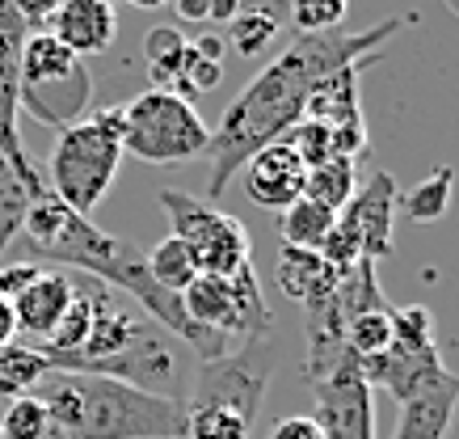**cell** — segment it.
<instances>
[{
    "label": "cell",
    "mask_w": 459,
    "mask_h": 439,
    "mask_svg": "<svg viewBox=\"0 0 459 439\" xmlns=\"http://www.w3.org/2000/svg\"><path fill=\"white\" fill-rule=\"evenodd\" d=\"M401 26H404L401 17H384L379 26L354 30V34H346V30L295 34L287 51L270 68L257 72L249 85L228 101L220 123L211 127L207 203H215L232 186V178H240V170H245V161L253 153H262L265 144L282 140L304 119L307 93L316 89V81H325L329 72L350 68V64H367V56H376Z\"/></svg>",
    "instance_id": "6da1fadb"
},
{
    "label": "cell",
    "mask_w": 459,
    "mask_h": 439,
    "mask_svg": "<svg viewBox=\"0 0 459 439\" xmlns=\"http://www.w3.org/2000/svg\"><path fill=\"white\" fill-rule=\"evenodd\" d=\"M17 241L26 245V262L81 270L89 279H98V284L131 296L143 309V317H152L165 334H178V338L190 342L198 351V364L228 355V338L198 329L186 317V309H181V296H169V292L156 287L152 270H148V254H143L140 245H131L126 237H114V233L93 224V220L76 215L51 190H42L34 198V207H30Z\"/></svg>",
    "instance_id": "7a4b0ae2"
},
{
    "label": "cell",
    "mask_w": 459,
    "mask_h": 439,
    "mask_svg": "<svg viewBox=\"0 0 459 439\" xmlns=\"http://www.w3.org/2000/svg\"><path fill=\"white\" fill-rule=\"evenodd\" d=\"M34 397L51 410L64 439H181L186 406L169 397L140 393L110 376L47 372Z\"/></svg>",
    "instance_id": "3957f363"
},
{
    "label": "cell",
    "mask_w": 459,
    "mask_h": 439,
    "mask_svg": "<svg viewBox=\"0 0 459 439\" xmlns=\"http://www.w3.org/2000/svg\"><path fill=\"white\" fill-rule=\"evenodd\" d=\"M56 372H89V376H110L123 381L140 393L169 397L186 406L181 393V368L173 342L152 317L126 309L114 300V292L106 284L93 279V329L76 355L51 364Z\"/></svg>",
    "instance_id": "277c9868"
},
{
    "label": "cell",
    "mask_w": 459,
    "mask_h": 439,
    "mask_svg": "<svg viewBox=\"0 0 459 439\" xmlns=\"http://www.w3.org/2000/svg\"><path fill=\"white\" fill-rule=\"evenodd\" d=\"M274 355L279 334H265L240 342V351L198 364V376L186 393L181 439H249L274 376Z\"/></svg>",
    "instance_id": "5b68a950"
},
{
    "label": "cell",
    "mask_w": 459,
    "mask_h": 439,
    "mask_svg": "<svg viewBox=\"0 0 459 439\" xmlns=\"http://www.w3.org/2000/svg\"><path fill=\"white\" fill-rule=\"evenodd\" d=\"M118 165H123V110L110 106L59 131L42 182L59 203H68L72 212L89 220L93 207L110 195Z\"/></svg>",
    "instance_id": "8992f818"
},
{
    "label": "cell",
    "mask_w": 459,
    "mask_h": 439,
    "mask_svg": "<svg viewBox=\"0 0 459 439\" xmlns=\"http://www.w3.org/2000/svg\"><path fill=\"white\" fill-rule=\"evenodd\" d=\"M17 93L30 119L64 131L89 114L93 76L84 68V59L72 56L51 30H30L17 56Z\"/></svg>",
    "instance_id": "52a82bcc"
},
{
    "label": "cell",
    "mask_w": 459,
    "mask_h": 439,
    "mask_svg": "<svg viewBox=\"0 0 459 439\" xmlns=\"http://www.w3.org/2000/svg\"><path fill=\"white\" fill-rule=\"evenodd\" d=\"M118 110H123V153L140 156L148 165H178L207 156L211 127L195 110V101L169 89H143L140 98H131Z\"/></svg>",
    "instance_id": "ba28073f"
},
{
    "label": "cell",
    "mask_w": 459,
    "mask_h": 439,
    "mask_svg": "<svg viewBox=\"0 0 459 439\" xmlns=\"http://www.w3.org/2000/svg\"><path fill=\"white\" fill-rule=\"evenodd\" d=\"M156 203L165 207L173 237L186 241V250L195 254L198 275H237L240 267H249V228L240 224L237 215H228L223 207L195 198L186 190H156Z\"/></svg>",
    "instance_id": "9c48e42d"
},
{
    "label": "cell",
    "mask_w": 459,
    "mask_h": 439,
    "mask_svg": "<svg viewBox=\"0 0 459 439\" xmlns=\"http://www.w3.org/2000/svg\"><path fill=\"white\" fill-rule=\"evenodd\" d=\"M367 384H379L388 397H396L401 406L404 397L430 389L434 381H443V355L434 342V317L421 304H392V347L376 359L359 364Z\"/></svg>",
    "instance_id": "30bf717a"
},
{
    "label": "cell",
    "mask_w": 459,
    "mask_h": 439,
    "mask_svg": "<svg viewBox=\"0 0 459 439\" xmlns=\"http://www.w3.org/2000/svg\"><path fill=\"white\" fill-rule=\"evenodd\" d=\"M312 418L325 439H376V397L354 355H346L325 381L312 384Z\"/></svg>",
    "instance_id": "8fae6325"
},
{
    "label": "cell",
    "mask_w": 459,
    "mask_h": 439,
    "mask_svg": "<svg viewBox=\"0 0 459 439\" xmlns=\"http://www.w3.org/2000/svg\"><path fill=\"white\" fill-rule=\"evenodd\" d=\"M396 207H401V186L388 170H376L354 190L346 207L337 212V228L359 245V254L367 262H379V258L392 254V215H396Z\"/></svg>",
    "instance_id": "7c38bea8"
},
{
    "label": "cell",
    "mask_w": 459,
    "mask_h": 439,
    "mask_svg": "<svg viewBox=\"0 0 459 439\" xmlns=\"http://www.w3.org/2000/svg\"><path fill=\"white\" fill-rule=\"evenodd\" d=\"M362 68L367 64H350V68L329 72L325 81H316V89L307 93V110H304V119L329 127L337 153L354 156V161L367 153V119H362V101H359Z\"/></svg>",
    "instance_id": "4fadbf2b"
},
{
    "label": "cell",
    "mask_w": 459,
    "mask_h": 439,
    "mask_svg": "<svg viewBox=\"0 0 459 439\" xmlns=\"http://www.w3.org/2000/svg\"><path fill=\"white\" fill-rule=\"evenodd\" d=\"M240 182H245V195H249L257 207H265V212H287L295 198H304L307 165L299 161V153H295L287 140H274L245 161Z\"/></svg>",
    "instance_id": "5bb4252c"
},
{
    "label": "cell",
    "mask_w": 459,
    "mask_h": 439,
    "mask_svg": "<svg viewBox=\"0 0 459 439\" xmlns=\"http://www.w3.org/2000/svg\"><path fill=\"white\" fill-rule=\"evenodd\" d=\"M13 321H17V334L30 338V347L51 338V329L59 326V317L68 312L72 304V275L68 270H39V279L30 287H22L13 300Z\"/></svg>",
    "instance_id": "9a60e30c"
},
{
    "label": "cell",
    "mask_w": 459,
    "mask_h": 439,
    "mask_svg": "<svg viewBox=\"0 0 459 439\" xmlns=\"http://www.w3.org/2000/svg\"><path fill=\"white\" fill-rule=\"evenodd\" d=\"M304 347H307L304 351V381L307 384L325 381L350 355L346 351V317H342V304H337L333 292L304 304Z\"/></svg>",
    "instance_id": "2e32d148"
},
{
    "label": "cell",
    "mask_w": 459,
    "mask_h": 439,
    "mask_svg": "<svg viewBox=\"0 0 459 439\" xmlns=\"http://www.w3.org/2000/svg\"><path fill=\"white\" fill-rule=\"evenodd\" d=\"M47 30L72 56H101L118 34V13H114L110 0H64Z\"/></svg>",
    "instance_id": "e0dca14e"
},
{
    "label": "cell",
    "mask_w": 459,
    "mask_h": 439,
    "mask_svg": "<svg viewBox=\"0 0 459 439\" xmlns=\"http://www.w3.org/2000/svg\"><path fill=\"white\" fill-rule=\"evenodd\" d=\"M459 406V376L446 372L443 381H434L430 389L404 397L401 418H396V435L392 439H446L451 418Z\"/></svg>",
    "instance_id": "ac0fdd59"
},
{
    "label": "cell",
    "mask_w": 459,
    "mask_h": 439,
    "mask_svg": "<svg viewBox=\"0 0 459 439\" xmlns=\"http://www.w3.org/2000/svg\"><path fill=\"white\" fill-rule=\"evenodd\" d=\"M181 309L207 334L220 338H240L237 334V304H232V284L220 275H198L195 284L181 292Z\"/></svg>",
    "instance_id": "d6986e66"
},
{
    "label": "cell",
    "mask_w": 459,
    "mask_h": 439,
    "mask_svg": "<svg viewBox=\"0 0 459 439\" xmlns=\"http://www.w3.org/2000/svg\"><path fill=\"white\" fill-rule=\"evenodd\" d=\"M337 279H342V275H337L316 250H295V245H282L279 250V287L291 300H299V304L329 296L337 287Z\"/></svg>",
    "instance_id": "ffe728a7"
},
{
    "label": "cell",
    "mask_w": 459,
    "mask_h": 439,
    "mask_svg": "<svg viewBox=\"0 0 459 439\" xmlns=\"http://www.w3.org/2000/svg\"><path fill=\"white\" fill-rule=\"evenodd\" d=\"M47 190L42 182V173L26 178V173H17L9 161H0V262L4 254L13 250V241L22 237V224H26L30 207H34V198Z\"/></svg>",
    "instance_id": "44dd1931"
},
{
    "label": "cell",
    "mask_w": 459,
    "mask_h": 439,
    "mask_svg": "<svg viewBox=\"0 0 459 439\" xmlns=\"http://www.w3.org/2000/svg\"><path fill=\"white\" fill-rule=\"evenodd\" d=\"M17 56L22 51H0V161H9L17 173L34 178L26 144L17 136V114H22V93H17Z\"/></svg>",
    "instance_id": "7402d4cb"
},
{
    "label": "cell",
    "mask_w": 459,
    "mask_h": 439,
    "mask_svg": "<svg viewBox=\"0 0 459 439\" xmlns=\"http://www.w3.org/2000/svg\"><path fill=\"white\" fill-rule=\"evenodd\" d=\"M228 284H232V304H237V334L245 342L249 338H265V334H279L274 326V312L265 304L262 296V284H257V275H253V262L249 267H240L237 275H228Z\"/></svg>",
    "instance_id": "603a6c76"
},
{
    "label": "cell",
    "mask_w": 459,
    "mask_h": 439,
    "mask_svg": "<svg viewBox=\"0 0 459 439\" xmlns=\"http://www.w3.org/2000/svg\"><path fill=\"white\" fill-rule=\"evenodd\" d=\"M186 47H190V39H186L178 26H152L148 30V39H143V64H148L152 89H169V93L178 89Z\"/></svg>",
    "instance_id": "cb8c5ba5"
},
{
    "label": "cell",
    "mask_w": 459,
    "mask_h": 439,
    "mask_svg": "<svg viewBox=\"0 0 459 439\" xmlns=\"http://www.w3.org/2000/svg\"><path fill=\"white\" fill-rule=\"evenodd\" d=\"M354 190H359V161L354 156H333V161H325L316 170H307L304 195L325 203L329 212H342L354 198Z\"/></svg>",
    "instance_id": "d4e9b609"
},
{
    "label": "cell",
    "mask_w": 459,
    "mask_h": 439,
    "mask_svg": "<svg viewBox=\"0 0 459 439\" xmlns=\"http://www.w3.org/2000/svg\"><path fill=\"white\" fill-rule=\"evenodd\" d=\"M337 212H329L316 198H295L291 207L282 212V245H295V250H320V241L333 233Z\"/></svg>",
    "instance_id": "484cf974"
},
{
    "label": "cell",
    "mask_w": 459,
    "mask_h": 439,
    "mask_svg": "<svg viewBox=\"0 0 459 439\" xmlns=\"http://www.w3.org/2000/svg\"><path fill=\"white\" fill-rule=\"evenodd\" d=\"M47 372H51V364H47L30 342H4V347H0V397H4V401L34 393V384H39Z\"/></svg>",
    "instance_id": "4316f807"
},
{
    "label": "cell",
    "mask_w": 459,
    "mask_h": 439,
    "mask_svg": "<svg viewBox=\"0 0 459 439\" xmlns=\"http://www.w3.org/2000/svg\"><path fill=\"white\" fill-rule=\"evenodd\" d=\"M451 190H455V170H451V165H438V170L426 173L413 190H404L401 207H404L409 220L434 224V220H443L446 207H451Z\"/></svg>",
    "instance_id": "83f0119b"
},
{
    "label": "cell",
    "mask_w": 459,
    "mask_h": 439,
    "mask_svg": "<svg viewBox=\"0 0 459 439\" xmlns=\"http://www.w3.org/2000/svg\"><path fill=\"white\" fill-rule=\"evenodd\" d=\"M148 270H152L156 287H160V292H169V296H181V292L198 279L195 254H190V250H186V241H181V237H173V233H169L165 241L148 254Z\"/></svg>",
    "instance_id": "f1b7e54d"
},
{
    "label": "cell",
    "mask_w": 459,
    "mask_h": 439,
    "mask_svg": "<svg viewBox=\"0 0 459 439\" xmlns=\"http://www.w3.org/2000/svg\"><path fill=\"white\" fill-rule=\"evenodd\" d=\"M0 439H64L59 423L51 418V410L42 406L34 393L13 397L4 406V418H0Z\"/></svg>",
    "instance_id": "f546056e"
},
{
    "label": "cell",
    "mask_w": 459,
    "mask_h": 439,
    "mask_svg": "<svg viewBox=\"0 0 459 439\" xmlns=\"http://www.w3.org/2000/svg\"><path fill=\"white\" fill-rule=\"evenodd\" d=\"M350 0H291L287 22L295 26V34H333L346 22Z\"/></svg>",
    "instance_id": "4dcf8cb0"
},
{
    "label": "cell",
    "mask_w": 459,
    "mask_h": 439,
    "mask_svg": "<svg viewBox=\"0 0 459 439\" xmlns=\"http://www.w3.org/2000/svg\"><path fill=\"white\" fill-rule=\"evenodd\" d=\"M228 34H232L237 56L262 59L265 51L274 47V39H279V22H270V17H262V13H240L237 22L228 26Z\"/></svg>",
    "instance_id": "1f68e13d"
},
{
    "label": "cell",
    "mask_w": 459,
    "mask_h": 439,
    "mask_svg": "<svg viewBox=\"0 0 459 439\" xmlns=\"http://www.w3.org/2000/svg\"><path fill=\"white\" fill-rule=\"evenodd\" d=\"M282 140L299 153V161H304L307 170H316V165H325V161L342 156V153H337V144H333V136H329V127H320V123H312V119H299V123H295Z\"/></svg>",
    "instance_id": "d6a6232c"
},
{
    "label": "cell",
    "mask_w": 459,
    "mask_h": 439,
    "mask_svg": "<svg viewBox=\"0 0 459 439\" xmlns=\"http://www.w3.org/2000/svg\"><path fill=\"white\" fill-rule=\"evenodd\" d=\"M39 270H42L39 262H26V258L22 262H0V296L13 300L22 287H30L39 279Z\"/></svg>",
    "instance_id": "836d02e7"
},
{
    "label": "cell",
    "mask_w": 459,
    "mask_h": 439,
    "mask_svg": "<svg viewBox=\"0 0 459 439\" xmlns=\"http://www.w3.org/2000/svg\"><path fill=\"white\" fill-rule=\"evenodd\" d=\"M26 34H30V26L17 17V9L9 0H0V51H22Z\"/></svg>",
    "instance_id": "e575fe53"
},
{
    "label": "cell",
    "mask_w": 459,
    "mask_h": 439,
    "mask_svg": "<svg viewBox=\"0 0 459 439\" xmlns=\"http://www.w3.org/2000/svg\"><path fill=\"white\" fill-rule=\"evenodd\" d=\"M9 4H13L17 17H22L30 30H47L51 26V17L59 13V4H64V0H9Z\"/></svg>",
    "instance_id": "d590c367"
},
{
    "label": "cell",
    "mask_w": 459,
    "mask_h": 439,
    "mask_svg": "<svg viewBox=\"0 0 459 439\" xmlns=\"http://www.w3.org/2000/svg\"><path fill=\"white\" fill-rule=\"evenodd\" d=\"M270 439H325L312 414H287L270 426Z\"/></svg>",
    "instance_id": "8d00e7d4"
},
{
    "label": "cell",
    "mask_w": 459,
    "mask_h": 439,
    "mask_svg": "<svg viewBox=\"0 0 459 439\" xmlns=\"http://www.w3.org/2000/svg\"><path fill=\"white\" fill-rule=\"evenodd\" d=\"M287 9H291V0H240V13H262L270 22H287Z\"/></svg>",
    "instance_id": "74e56055"
},
{
    "label": "cell",
    "mask_w": 459,
    "mask_h": 439,
    "mask_svg": "<svg viewBox=\"0 0 459 439\" xmlns=\"http://www.w3.org/2000/svg\"><path fill=\"white\" fill-rule=\"evenodd\" d=\"M240 17V0H211L207 4V22H215V26H232Z\"/></svg>",
    "instance_id": "f35d334b"
},
{
    "label": "cell",
    "mask_w": 459,
    "mask_h": 439,
    "mask_svg": "<svg viewBox=\"0 0 459 439\" xmlns=\"http://www.w3.org/2000/svg\"><path fill=\"white\" fill-rule=\"evenodd\" d=\"M190 47H195L198 56L220 59V64H223V34H198V39H190Z\"/></svg>",
    "instance_id": "ab89813d"
},
{
    "label": "cell",
    "mask_w": 459,
    "mask_h": 439,
    "mask_svg": "<svg viewBox=\"0 0 459 439\" xmlns=\"http://www.w3.org/2000/svg\"><path fill=\"white\" fill-rule=\"evenodd\" d=\"M169 4H173L186 22H207V4H211V0H169Z\"/></svg>",
    "instance_id": "60d3db41"
},
{
    "label": "cell",
    "mask_w": 459,
    "mask_h": 439,
    "mask_svg": "<svg viewBox=\"0 0 459 439\" xmlns=\"http://www.w3.org/2000/svg\"><path fill=\"white\" fill-rule=\"evenodd\" d=\"M4 342H17V321H13V304L0 296V347Z\"/></svg>",
    "instance_id": "b9f144b4"
},
{
    "label": "cell",
    "mask_w": 459,
    "mask_h": 439,
    "mask_svg": "<svg viewBox=\"0 0 459 439\" xmlns=\"http://www.w3.org/2000/svg\"><path fill=\"white\" fill-rule=\"evenodd\" d=\"M135 9H160V4H169V0H131Z\"/></svg>",
    "instance_id": "7bdbcfd3"
},
{
    "label": "cell",
    "mask_w": 459,
    "mask_h": 439,
    "mask_svg": "<svg viewBox=\"0 0 459 439\" xmlns=\"http://www.w3.org/2000/svg\"><path fill=\"white\" fill-rule=\"evenodd\" d=\"M446 9H451V13L459 17V0H446Z\"/></svg>",
    "instance_id": "ee69618b"
},
{
    "label": "cell",
    "mask_w": 459,
    "mask_h": 439,
    "mask_svg": "<svg viewBox=\"0 0 459 439\" xmlns=\"http://www.w3.org/2000/svg\"><path fill=\"white\" fill-rule=\"evenodd\" d=\"M4 406H9V401H4V397H0V418H4Z\"/></svg>",
    "instance_id": "f6af8a7d"
},
{
    "label": "cell",
    "mask_w": 459,
    "mask_h": 439,
    "mask_svg": "<svg viewBox=\"0 0 459 439\" xmlns=\"http://www.w3.org/2000/svg\"><path fill=\"white\" fill-rule=\"evenodd\" d=\"M110 4H114V0H110Z\"/></svg>",
    "instance_id": "bcb514c9"
}]
</instances>
